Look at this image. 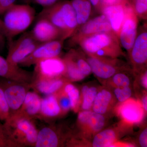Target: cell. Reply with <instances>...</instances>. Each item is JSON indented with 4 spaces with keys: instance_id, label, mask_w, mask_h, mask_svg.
I'll use <instances>...</instances> for the list:
<instances>
[{
    "instance_id": "cell-1",
    "label": "cell",
    "mask_w": 147,
    "mask_h": 147,
    "mask_svg": "<svg viewBox=\"0 0 147 147\" xmlns=\"http://www.w3.org/2000/svg\"><path fill=\"white\" fill-rule=\"evenodd\" d=\"M78 45L85 54L98 57L117 59L124 55L118 37L113 30L86 37Z\"/></svg>"
},
{
    "instance_id": "cell-2",
    "label": "cell",
    "mask_w": 147,
    "mask_h": 147,
    "mask_svg": "<svg viewBox=\"0 0 147 147\" xmlns=\"http://www.w3.org/2000/svg\"><path fill=\"white\" fill-rule=\"evenodd\" d=\"M39 18H46L61 32L64 40L69 38L78 27L76 13L70 1L63 0L44 8Z\"/></svg>"
},
{
    "instance_id": "cell-3",
    "label": "cell",
    "mask_w": 147,
    "mask_h": 147,
    "mask_svg": "<svg viewBox=\"0 0 147 147\" xmlns=\"http://www.w3.org/2000/svg\"><path fill=\"white\" fill-rule=\"evenodd\" d=\"M4 14L2 21L6 38L10 41L13 37L23 32L30 26L35 18V10L28 4H14Z\"/></svg>"
},
{
    "instance_id": "cell-4",
    "label": "cell",
    "mask_w": 147,
    "mask_h": 147,
    "mask_svg": "<svg viewBox=\"0 0 147 147\" xmlns=\"http://www.w3.org/2000/svg\"><path fill=\"white\" fill-rule=\"evenodd\" d=\"M32 119L16 112L5 121L11 137L20 147H35L38 131Z\"/></svg>"
},
{
    "instance_id": "cell-5",
    "label": "cell",
    "mask_w": 147,
    "mask_h": 147,
    "mask_svg": "<svg viewBox=\"0 0 147 147\" xmlns=\"http://www.w3.org/2000/svg\"><path fill=\"white\" fill-rule=\"evenodd\" d=\"M8 55L6 59L11 63L19 65L40 43L37 42L31 33H26L14 42L9 41Z\"/></svg>"
},
{
    "instance_id": "cell-6",
    "label": "cell",
    "mask_w": 147,
    "mask_h": 147,
    "mask_svg": "<svg viewBox=\"0 0 147 147\" xmlns=\"http://www.w3.org/2000/svg\"><path fill=\"white\" fill-rule=\"evenodd\" d=\"M3 80L0 82V88L3 92L10 115L21 108L30 86L5 79Z\"/></svg>"
},
{
    "instance_id": "cell-7",
    "label": "cell",
    "mask_w": 147,
    "mask_h": 147,
    "mask_svg": "<svg viewBox=\"0 0 147 147\" xmlns=\"http://www.w3.org/2000/svg\"><path fill=\"white\" fill-rule=\"evenodd\" d=\"M111 30H113L108 18L105 15L101 13L90 18L83 26L76 29L69 38V46L71 47L78 45L82 39L89 36L100 32Z\"/></svg>"
},
{
    "instance_id": "cell-8",
    "label": "cell",
    "mask_w": 147,
    "mask_h": 147,
    "mask_svg": "<svg viewBox=\"0 0 147 147\" xmlns=\"http://www.w3.org/2000/svg\"><path fill=\"white\" fill-rule=\"evenodd\" d=\"M139 19L131 5H127L118 38L121 46L128 53L137 37Z\"/></svg>"
},
{
    "instance_id": "cell-9",
    "label": "cell",
    "mask_w": 147,
    "mask_h": 147,
    "mask_svg": "<svg viewBox=\"0 0 147 147\" xmlns=\"http://www.w3.org/2000/svg\"><path fill=\"white\" fill-rule=\"evenodd\" d=\"M64 41L63 40L58 39L40 43L19 65L29 67L35 65L42 60L59 57Z\"/></svg>"
},
{
    "instance_id": "cell-10",
    "label": "cell",
    "mask_w": 147,
    "mask_h": 147,
    "mask_svg": "<svg viewBox=\"0 0 147 147\" xmlns=\"http://www.w3.org/2000/svg\"><path fill=\"white\" fill-rule=\"evenodd\" d=\"M34 76L45 79H53L63 76L65 65L59 57L42 60L36 64Z\"/></svg>"
},
{
    "instance_id": "cell-11",
    "label": "cell",
    "mask_w": 147,
    "mask_h": 147,
    "mask_svg": "<svg viewBox=\"0 0 147 147\" xmlns=\"http://www.w3.org/2000/svg\"><path fill=\"white\" fill-rule=\"evenodd\" d=\"M86 59L89 63L92 72L96 76L103 79L111 78L121 69L117 65V59L98 57L86 54Z\"/></svg>"
},
{
    "instance_id": "cell-12",
    "label": "cell",
    "mask_w": 147,
    "mask_h": 147,
    "mask_svg": "<svg viewBox=\"0 0 147 147\" xmlns=\"http://www.w3.org/2000/svg\"><path fill=\"white\" fill-rule=\"evenodd\" d=\"M147 23L141 28L134 44L129 52L130 59L136 70L143 68L147 63Z\"/></svg>"
},
{
    "instance_id": "cell-13",
    "label": "cell",
    "mask_w": 147,
    "mask_h": 147,
    "mask_svg": "<svg viewBox=\"0 0 147 147\" xmlns=\"http://www.w3.org/2000/svg\"><path fill=\"white\" fill-rule=\"evenodd\" d=\"M145 112L140 101L130 98L122 102L117 109L120 117L129 124L141 122L144 117Z\"/></svg>"
},
{
    "instance_id": "cell-14",
    "label": "cell",
    "mask_w": 147,
    "mask_h": 147,
    "mask_svg": "<svg viewBox=\"0 0 147 147\" xmlns=\"http://www.w3.org/2000/svg\"><path fill=\"white\" fill-rule=\"evenodd\" d=\"M0 77L30 86L33 80L34 74L22 69L18 65L11 63L6 59L0 56Z\"/></svg>"
},
{
    "instance_id": "cell-15",
    "label": "cell",
    "mask_w": 147,
    "mask_h": 147,
    "mask_svg": "<svg viewBox=\"0 0 147 147\" xmlns=\"http://www.w3.org/2000/svg\"><path fill=\"white\" fill-rule=\"evenodd\" d=\"M30 32L34 39L40 43L58 39L64 40L61 31L46 18H38Z\"/></svg>"
},
{
    "instance_id": "cell-16",
    "label": "cell",
    "mask_w": 147,
    "mask_h": 147,
    "mask_svg": "<svg viewBox=\"0 0 147 147\" xmlns=\"http://www.w3.org/2000/svg\"><path fill=\"white\" fill-rule=\"evenodd\" d=\"M126 5L121 3L110 5L104 6L100 11L108 18L112 30L118 37L124 18Z\"/></svg>"
},
{
    "instance_id": "cell-17",
    "label": "cell",
    "mask_w": 147,
    "mask_h": 147,
    "mask_svg": "<svg viewBox=\"0 0 147 147\" xmlns=\"http://www.w3.org/2000/svg\"><path fill=\"white\" fill-rule=\"evenodd\" d=\"M78 120L80 125L93 134L101 131L105 123L103 115L89 110L80 112L78 115Z\"/></svg>"
},
{
    "instance_id": "cell-18",
    "label": "cell",
    "mask_w": 147,
    "mask_h": 147,
    "mask_svg": "<svg viewBox=\"0 0 147 147\" xmlns=\"http://www.w3.org/2000/svg\"><path fill=\"white\" fill-rule=\"evenodd\" d=\"M65 80L61 77L53 79H45L34 76L30 87L45 95L55 94L64 86Z\"/></svg>"
},
{
    "instance_id": "cell-19",
    "label": "cell",
    "mask_w": 147,
    "mask_h": 147,
    "mask_svg": "<svg viewBox=\"0 0 147 147\" xmlns=\"http://www.w3.org/2000/svg\"><path fill=\"white\" fill-rule=\"evenodd\" d=\"M41 101V98L36 92L28 91L23 105L17 112L32 119L39 114Z\"/></svg>"
},
{
    "instance_id": "cell-20",
    "label": "cell",
    "mask_w": 147,
    "mask_h": 147,
    "mask_svg": "<svg viewBox=\"0 0 147 147\" xmlns=\"http://www.w3.org/2000/svg\"><path fill=\"white\" fill-rule=\"evenodd\" d=\"M59 144L57 133L52 127H45L38 131L35 147H57Z\"/></svg>"
},
{
    "instance_id": "cell-21",
    "label": "cell",
    "mask_w": 147,
    "mask_h": 147,
    "mask_svg": "<svg viewBox=\"0 0 147 147\" xmlns=\"http://www.w3.org/2000/svg\"><path fill=\"white\" fill-rule=\"evenodd\" d=\"M70 2L76 13L78 29L89 20L93 8L90 0H71Z\"/></svg>"
},
{
    "instance_id": "cell-22",
    "label": "cell",
    "mask_w": 147,
    "mask_h": 147,
    "mask_svg": "<svg viewBox=\"0 0 147 147\" xmlns=\"http://www.w3.org/2000/svg\"><path fill=\"white\" fill-rule=\"evenodd\" d=\"M61 113L60 107L55 94L46 95L41 98L39 114L46 118H52Z\"/></svg>"
},
{
    "instance_id": "cell-23",
    "label": "cell",
    "mask_w": 147,
    "mask_h": 147,
    "mask_svg": "<svg viewBox=\"0 0 147 147\" xmlns=\"http://www.w3.org/2000/svg\"><path fill=\"white\" fill-rule=\"evenodd\" d=\"M65 65V71L63 76L70 81H79L86 77L81 72L69 51L63 59Z\"/></svg>"
},
{
    "instance_id": "cell-24",
    "label": "cell",
    "mask_w": 147,
    "mask_h": 147,
    "mask_svg": "<svg viewBox=\"0 0 147 147\" xmlns=\"http://www.w3.org/2000/svg\"><path fill=\"white\" fill-rule=\"evenodd\" d=\"M112 94L109 91L103 89L97 92L93 104V111L99 114H105L108 110L112 100Z\"/></svg>"
},
{
    "instance_id": "cell-25",
    "label": "cell",
    "mask_w": 147,
    "mask_h": 147,
    "mask_svg": "<svg viewBox=\"0 0 147 147\" xmlns=\"http://www.w3.org/2000/svg\"><path fill=\"white\" fill-rule=\"evenodd\" d=\"M117 133L113 129H107L98 132L93 140L94 147H111L117 139Z\"/></svg>"
},
{
    "instance_id": "cell-26",
    "label": "cell",
    "mask_w": 147,
    "mask_h": 147,
    "mask_svg": "<svg viewBox=\"0 0 147 147\" xmlns=\"http://www.w3.org/2000/svg\"><path fill=\"white\" fill-rule=\"evenodd\" d=\"M97 88L94 87H89L86 86L82 89L83 102L82 108L84 110H89L92 106L97 94Z\"/></svg>"
},
{
    "instance_id": "cell-27",
    "label": "cell",
    "mask_w": 147,
    "mask_h": 147,
    "mask_svg": "<svg viewBox=\"0 0 147 147\" xmlns=\"http://www.w3.org/2000/svg\"><path fill=\"white\" fill-rule=\"evenodd\" d=\"M63 90L70 100L71 109L76 112L80 102V94L79 90L71 84H67L65 85Z\"/></svg>"
},
{
    "instance_id": "cell-28",
    "label": "cell",
    "mask_w": 147,
    "mask_h": 147,
    "mask_svg": "<svg viewBox=\"0 0 147 147\" xmlns=\"http://www.w3.org/2000/svg\"><path fill=\"white\" fill-rule=\"evenodd\" d=\"M130 5L138 18L147 21V0H130Z\"/></svg>"
},
{
    "instance_id": "cell-29",
    "label": "cell",
    "mask_w": 147,
    "mask_h": 147,
    "mask_svg": "<svg viewBox=\"0 0 147 147\" xmlns=\"http://www.w3.org/2000/svg\"><path fill=\"white\" fill-rule=\"evenodd\" d=\"M0 147H20L11 137L4 123L0 122Z\"/></svg>"
},
{
    "instance_id": "cell-30",
    "label": "cell",
    "mask_w": 147,
    "mask_h": 147,
    "mask_svg": "<svg viewBox=\"0 0 147 147\" xmlns=\"http://www.w3.org/2000/svg\"><path fill=\"white\" fill-rule=\"evenodd\" d=\"M58 92V94H55L57 97L61 111L63 113H66L71 109L70 100L63 90L60 92L59 91Z\"/></svg>"
},
{
    "instance_id": "cell-31",
    "label": "cell",
    "mask_w": 147,
    "mask_h": 147,
    "mask_svg": "<svg viewBox=\"0 0 147 147\" xmlns=\"http://www.w3.org/2000/svg\"><path fill=\"white\" fill-rule=\"evenodd\" d=\"M10 115L9 108L3 92L0 88V121H5Z\"/></svg>"
},
{
    "instance_id": "cell-32",
    "label": "cell",
    "mask_w": 147,
    "mask_h": 147,
    "mask_svg": "<svg viewBox=\"0 0 147 147\" xmlns=\"http://www.w3.org/2000/svg\"><path fill=\"white\" fill-rule=\"evenodd\" d=\"M114 94L117 99L120 102H123L130 98L132 92L128 87H117L114 91Z\"/></svg>"
},
{
    "instance_id": "cell-33",
    "label": "cell",
    "mask_w": 147,
    "mask_h": 147,
    "mask_svg": "<svg viewBox=\"0 0 147 147\" xmlns=\"http://www.w3.org/2000/svg\"><path fill=\"white\" fill-rule=\"evenodd\" d=\"M113 83L117 87H128L130 80L127 75L122 72H117L112 76Z\"/></svg>"
},
{
    "instance_id": "cell-34",
    "label": "cell",
    "mask_w": 147,
    "mask_h": 147,
    "mask_svg": "<svg viewBox=\"0 0 147 147\" xmlns=\"http://www.w3.org/2000/svg\"><path fill=\"white\" fill-rule=\"evenodd\" d=\"M23 2L26 4L32 3L36 4L42 6L44 8L49 7L63 0H22Z\"/></svg>"
},
{
    "instance_id": "cell-35",
    "label": "cell",
    "mask_w": 147,
    "mask_h": 147,
    "mask_svg": "<svg viewBox=\"0 0 147 147\" xmlns=\"http://www.w3.org/2000/svg\"><path fill=\"white\" fill-rule=\"evenodd\" d=\"M16 0H0V14H2L11 6Z\"/></svg>"
},
{
    "instance_id": "cell-36",
    "label": "cell",
    "mask_w": 147,
    "mask_h": 147,
    "mask_svg": "<svg viewBox=\"0 0 147 147\" xmlns=\"http://www.w3.org/2000/svg\"><path fill=\"white\" fill-rule=\"evenodd\" d=\"M139 143L142 147L147 146V129L146 128L142 131L139 137Z\"/></svg>"
},
{
    "instance_id": "cell-37",
    "label": "cell",
    "mask_w": 147,
    "mask_h": 147,
    "mask_svg": "<svg viewBox=\"0 0 147 147\" xmlns=\"http://www.w3.org/2000/svg\"><path fill=\"white\" fill-rule=\"evenodd\" d=\"M91 3L93 8L96 11L100 13L103 6L104 0H90Z\"/></svg>"
},
{
    "instance_id": "cell-38",
    "label": "cell",
    "mask_w": 147,
    "mask_h": 147,
    "mask_svg": "<svg viewBox=\"0 0 147 147\" xmlns=\"http://www.w3.org/2000/svg\"><path fill=\"white\" fill-rule=\"evenodd\" d=\"M0 36L3 38H6V32L2 20L0 19Z\"/></svg>"
},
{
    "instance_id": "cell-39",
    "label": "cell",
    "mask_w": 147,
    "mask_h": 147,
    "mask_svg": "<svg viewBox=\"0 0 147 147\" xmlns=\"http://www.w3.org/2000/svg\"><path fill=\"white\" fill-rule=\"evenodd\" d=\"M141 82L142 86L144 87L145 88H147V71H145L142 74L141 77Z\"/></svg>"
},
{
    "instance_id": "cell-40",
    "label": "cell",
    "mask_w": 147,
    "mask_h": 147,
    "mask_svg": "<svg viewBox=\"0 0 147 147\" xmlns=\"http://www.w3.org/2000/svg\"><path fill=\"white\" fill-rule=\"evenodd\" d=\"M142 107L145 110V112L147 111V97L146 95H145L142 98V101L141 102Z\"/></svg>"
},
{
    "instance_id": "cell-41",
    "label": "cell",
    "mask_w": 147,
    "mask_h": 147,
    "mask_svg": "<svg viewBox=\"0 0 147 147\" xmlns=\"http://www.w3.org/2000/svg\"><path fill=\"white\" fill-rule=\"evenodd\" d=\"M115 3H121L128 5H130V0H113Z\"/></svg>"
},
{
    "instance_id": "cell-42",
    "label": "cell",
    "mask_w": 147,
    "mask_h": 147,
    "mask_svg": "<svg viewBox=\"0 0 147 147\" xmlns=\"http://www.w3.org/2000/svg\"><path fill=\"white\" fill-rule=\"evenodd\" d=\"M4 39L5 38L0 36V51L2 49L3 47V46Z\"/></svg>"
}]
</instances>
